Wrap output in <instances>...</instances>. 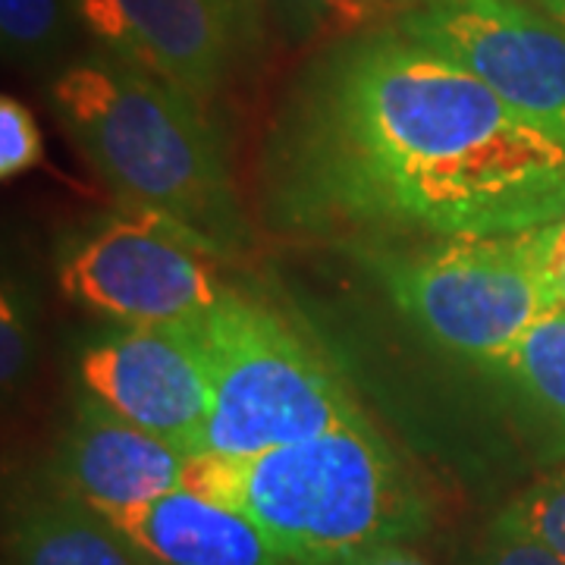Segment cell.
I'll use <instances>...</instances> for the list:
<instances>
[{"instance_id":"obj_16","label":"cell","mask_w":565,"mask_h":565,"mask_svg":"<svg viewBox=\"0 0 565 565\" xmlns=\"http://www.w3.org/2000/svg\"><path fill=\"white\" fill-rule=\"evenodd\" d=\"M267 20L292 44H323L374 25L367 0H262Z\"/></svg>"},{"instance_id":"obj_7","label":"cell","mask_w":565,"mask_h":565,"mask_svg":"<svg viewBox=\"0 0 565 565\" xmlns=\"http://www.w3.org/2000/svg\"><path fill=\"white\" fill-rule=\"evenodd\" d=\"M102 51L214 110L262 61V0H76Z\"/></svg>"},{"instance_id":"obj_9","label":"cell","mask_w":565,"mask_h":565,"mask_svg":"<svg viewBox=\"0 0 565 565\" xmlns=\"http://www.w3.org/2000/svg\"><path fill=\"white\" fill-rule=\"evenodd\" d=\"M79 393L120 418L185 446L211 405V381L195 327H114L76 359Z\"/></svg>"},{"instance_id":"obj_20","label":"cell","mask_w":565,"mask_h":565,"mask_svg":"<svg viewBox=\"0 0 565 565\" xmlns=\"http://www.w3.org/2000/svg\"><path fill=\"white\" fill-rule=\"evenodd\" d=\"M465 565H565V559L522 534H503L487 527L481 544L471 550Z\"/></svg>"},{"instance_id":"obj_1","label":"cell","mask_w":565,"mask_h":565,"mask_svg":"<svg viewBox=\"0 0 565 565\" xmlns=\"http://www.w3.org/2000/svg\"><path fill=\"white\" fill-rule=\"evenodd\" d=\"M255 223L333 248L525 233L565 217V148L393 22L323 41L255 163Z\"/></svg>"},{"instance_id":"obj_12","label":"cell","mask_w":565,"mask_h":565,"mask_svg":"<svg viewBox=\"0 0 565 565\" xmlns=\"http://www.w3.org/2000/svg\"><path fill=\"white\" fill-rule=\"evenodd\" d=\"M7 565H148L95 509L47 490L17 509L7 527Z\"/></svg>"},{"instance_id":"obj_19","label":"cell","mask_w":565,"mask_h":565,"mask_svg":"<svg viewBox=\"0 0 565 565\" xmlns=\"http://www.w3.org/2000/svg\"><path fill=\"white\" fill-rule=\"evenodd\" d=\"M522 239L546 292L559 308H565V217L525 230Z\"/></svg>"},{"instance_id":"obj_10","label":"cell","mask_w":565,"mask_h":565,"mask_svg":"<svg viewBox=\"0 0 565 565\" xmlns=\"http://www.w3.org/2000/svg\"><path fill=\"white\" fill-rule=\"evenodd\" d=\"M192 459L173 440L79 393L51 452L47 484L98 515L154 503L185 487Z\"/></svg>"},{"instance_id":"obj_6","label":"cell","mask_w":565,"mask_h":565,"mask_svg":"<svg viewBox=\"0 0 565 565\" xmlns=\"http://www.w3.org/2000/svg\"><path fill=\"white\" fill-rule=\"evenodd\" d=\"M221 255L154 211L126 207L57 252L63 296L114 327H195L233 292Z\"/></svg>"},{"instance_id":"obj_8","label":"cell","mask_w":565,"mask_h":565,"mask_svg":"<svg viewBox=\"0 0 565 565\" xmlns=\"http://www.w3.org/2000/svg\"><path fill=\"white\" fill-rule=\"evenodd\" d=\"M565 148V25L531 0H434L390 20Z\"/></svg>"},{"instance_id":"obj_15","label":"cell","mask_w":565,"mask_h":565,"mask_svg":"<svg viewBox=\"0 0 565 565\" xmlns=\"http://www.w3.org/2000/svg\"><path fill=\"white\" fill-rule=\"evenodd\" d=\"M487 527L503 534H522L565 559V456L544 468L522 490H515L493 512Z\"/></svg>"},{"instance_id":"obj_23","label":"cell","mask_w":565,"mask_h":565,"mask_svg":"<svg viewBox=\"0 0 565 565\" xmlns=\"http://www.w3.org/2000/svg\"><path fill=\"white\" fill-rule=\"evenodd\" d=\"M537 10H544L546 17H563L565 13V0H531Z\"/></svg>"},{"instance_id":"obj_11","label":"cell","mask_w":565,"mask_h":565,"mask_svg":"<svg viewBox=\"0 0 565 565\" xmlns=\"http://www.w3.org/2000/svg\"><path fill=\"white\" fill-rule=\"evenodd\" d=\"M104 519L148 565H296L248 515L189 487Z\"/></svg>"},{"instance_id":"obj_5","label":"cell","mask_w":565,"mask_h":565,"mask_svg":"<svg viewBox=\"0 0 565 565\" xmlns=\"http://www.w3.org/2000/svg\"><path fill=\"white\" fill-rule=\"evenodd\" d=\"M345 255L427 343L478 367L503 359L537 318L559 308L537 277L522 233L377 245Z\"/></svg>"},{"instance_id":"obj_24","label":"cell","mask_w":565,"mask_h":565,"mask_svg":"<svg viewBox=\"0 0 565 565\" xmlns=\"http://www.w3.org/2000/svg\"><path fill=\"white\" fill-rule=\"evenodd\" d=\"M553 20L559 22V25H565V13H563V17H553Z\"/></svg>"},{"instance_id":"obj_2","label":"cell","mask_w":565,"mask_h":565,"mask_svg":"<svg viewBox=\"0 0 565 565\" xmlns=\"http://www.w3.org/2000/svg\"><path fill=\"white\" fill-rule=\"evenodd\" d=\"M47 102L117 202L161 214L226 264L243 262L255 217L211 107L107 51L57 70Z\"/></svg>"},{"instance_id":"obj_17","label":"cell","mask_w":565,"mask_h":565,"mask_svg":"<svg viewBox=\"0 0 565 565\" xmlns=\"http://www.w3.org/2000/svg\"><path fill=\"white\" fill-rule=\"evenodd\" d=\"M35 355V305L29 289L13 277H3L0 289V384L17 393L29 377Z\"/></svg>"},{"instance_id":"obj_4","label":"cell","mask_w":565,"mask_h":565,"mask_svg":"<svg viewBox=\"0 0 565 565\" xmlns=\"http://www.w3.org/2000/svg\"><path fill=\"white\" fill-rule=\"evenodd\" d=\"M211 405L189 459H245L364 422L345 377L280 308L243 286L202 323Z\"/></svg>"},{"instance_id":"obj_14","label":"cell","mask_w":565,"mask_h":565,"mask_svg":"<svg viewBox=\"0 0 565 565\" xmlns=\"http://www.w3.org/2000/svg\"><path fill=\"white\" fill-rule=\"evenodd\" d=\"M79 29L76 0H0L3 57L22 70H63Z\"/></svg>"},{"instance_id":"obj_13","label":"cell","mask_w":565,"mask_h":565,"mask_svg":"<svg viewBox=\"0 0 565 565\" xmlns=\"http://www.w3.org/2000/svg\"><path fill=\"white\" fill-rule=\"evenodd\" d=\"M487 371H497L531 418L565 444V308H550Z\"/></svg>"},{"instance_id":"obj_22","label":"cell","mask_w":565,"mask_h":565,"mask_svg":"<svg viewBox=\"0 0 565 565\" xmlns=\"http://www.w3.org/2000/svg\"><path fill=\"white\" fill-rule=\"evenodd\" d=\"M367 3H371V10H374V17H377V20H381V17L396 20V17L405 13V10H415V7L434 3V0H367Z\"/></svg>"},{"instance_id":"obj_21","label":"cell","mask_w":565,"mask_h":565,"mask_svg":"<svg viewBox=\"0 0 565 565\" xmlns=\"http://www.w3.org/2000/svg\"><path fill=\"white\" fill-rule=\"evenodd\" d=\"M343 565H427L415 544H384L364 550L359 556L345 559Z\"/></svg>"},{"instance_id":"obj_18","label":"cell","mask_w":565,"mask_h":565,"mask_svg":"<svg viewBox=\"0 0 565 565\" xmlns=\"http://www.w3.org/2000/svg\"><path fill=\"white\" fill-rule=\"evenodd\" d=\"M44 158V139H41L35 114L13 95L0 98V177L13 180L25 170L39 167Z\"/></svg>"},{"instance_id":"obj_3","label":"cell","mask_w":565,"mask_h":565,"mask_svg":"<svg viewBox=\"0 0 565 565\" xmlns=\"http://www.w3.org/2000/svg\"><path fill=\"white\" fill-rule=\"evenodd\" d=\"M185 487L248 515L296 565H343L434 525L418 468L371 418L245 459H192Z\"/></svg>"}]
</instances>
